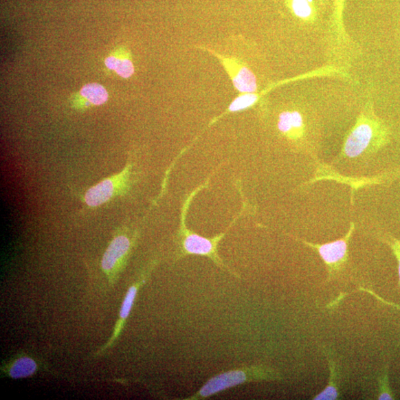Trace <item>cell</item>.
<instances>
[{"mask_svg": "<svg viewBox=\"0 0 400 400\" xmlns=\"http://www.w3.org/2000/svg\"><path fill=\"white\" fill-rule=\"evenodd\" d=\"M133 163L129 160L119 173L102 179L85 192L83 202L89 208H97L113 199L128 195L133 185Z\"/></svg>", "mask_w": 400, "mask_h": 400, "instance_id": "cell-4", "label": "cell"}, {"mask_svg": "<svg viewBox=\"0 0 400 400\" xmlns=\"http://www.w3.org/2000/svg\"><path fill=\"white\" fill-rule=\"evenodd\" d=\"M355 230V224L351 223L347 234L340 239L325 244H315L295 238L311 249L315 250L325 263L331 280L346 263L348 258V245Z\"/></svg>", "mask_w": 400, "mask_h": 400, "instance_id": "cell-7", "label": "cell"}, {"mask_svg": "<svg viewBox=\"0 0 400 400\" xmlns=\"http://www.w3.org/2000/svg\"><path fill=\"white\" fill-rule=\"evenodd\" d=\"M379 395V400H392L395 399L392 388L389 384L388 367L386 366L378 377Z\"/></svg>", "mask_w": 400, "mask_h": 400, "instance_id": "cell-17", "label": "cell"}, {"mask_svg": "<svg viewBox=\"0 0 400 400\" xmlns=\"http://www.w3.org/2000/svg\"><path fill=\"white\" fill-rule=\"evenodd\" d=\"M346 0H333L330 21L332 40L336 49L340 50L349 45V36L344 24Z\"/></svg>", "mask_w": 400, "mask_h": 400, "instance_id": "cell-10", "label": "cell"}, {"mask_svg": "<svg viewBox=\"0 0 400 400\" xmlns=\"http://www.w3.org/2000/svg\"><path fill=\"white\" fill-rule=\"evenodd\" d=\"M291 14L304 24L311 25L318 19V6L314 0H285Z\"/></svg>", "mask_w": 400, "mask_h": 400, "instance_id": "cell-11", "label": "cell"}, {"mask_svg": "<svg viewBox=\"0 0 400 400\" xmlns=\"http://www.w3.org/2000/svg\"><path fill=\"white\" fill-rule=\"evenodd\" d=\"M137 233L131 234L129 228L122 227L104 252L101 266L102 271L112 279L126 264L133 246L137 241Z\"/></svg>", "mask_w": 400, "mask_h": 400, "instance_id": "cell-5", "label": "cell"}, {"mask_svg": "<svg viewBox=\"0 0 400 400\" xmlns=\"http://www.w3.org/2000/svg\"><path fill=\"white\" fill-rule=\"evenodd\" d=\"M358 290L360 291H364V292L368 293L369 294L371 295V296H373L375 298H376L380 302H382L384 304H387V306L392 307H393V308H395V309L400 311V306H399V304H395V302H389V301H387V300H384V298H382L380 296H379V295L377 294L373 291H371V290H370L368 289H365V288H363V287L359 288Z\"/></svg>", "mask_w": 400, "mask_h": 400, "instance_id": "cell-19", "label": "cell"}, {"mask_svg": "<svg viewBox=\"0 0 400 400\" xmlns=\"http://www.w3.org/2000/svg\"><path fill=\"white\" fill-rule=\"evenodd\" d=\"M37 370L36 362L30 357L17 359L9 370V375L13 379L25 378L33 375Z\"/></svg>", "mask_w": 400, "mask_h": 400, "instance_id": "cell-14", "label": "cell"}, {"mask_svg": "<svg viewBox=\"0 0 400 400\" xmlns=\"http://www.w3.org/2000/svg\"><path fill=\"white\" fill-rule=\"evenodd\" d=\"M278 370L265 365L246 366L225 371L209 379L198 392L184 400H200L225 392L227 389L260 381H282Z\"/></svg>", "mask_w": 400, "mask_h": 400, "instance_id": "cell-2", "label": "cell"}, {"mask_svg": "<svg viewBox=\"0 0 400 400\" xmlns=\"http://www.w3.org/2000/svg\"><path fill=\"white\" fill-rule=\"evenodd\" d=\"M108 69L114 70L123 78H129L135 73V66L128 58L119 59L115 56H109L104 60Z\"/></svg>", "mask_w": 400, "mask_h": 400, "instance_id": "cell-16", "label": "cell"}, {"mask_svg": "<svg viewBox=\"0 0 400 400\" xmlns=\"http://www.w3.org/2000/svg\"><path fill=\"white\" fill-rule=\"evenodd\" d=\"M198 49L205 51L216 57L230 76L234 87L238 92L240 93L258 92L256 76L245 63L236 57L219 53L210 47L198 46Z\"/></svg>", "mask_w": 400, "mask_h": 400, "instance_id": "cell-8", "label": "cell"}, {"mask_svg": "<svg viewBox=\"0 0 400 400\" xmlns=\"http://www.w3.org/2000/svg\"><path fill=\"white\" fill-rule=\"evenodd\" d=\"M390 133L377 117L373 103L367 102L346 135L338 159H355L377 153L387 145Z\"/></svg>", "mask_w": 400, "mask_h": 400, "instance_id": "cell-1", "label": "cell"}, {"mask_svg": "<svg viewBox=\"0 0 400 400\" xmlns=\"http://www.w3.org/2000/svg\"><path fill=\"white\" fill-rule=\"evenodd\" d=\"M277 128L280 135L291 144L302 147L309 145L311 135L308 113L299 108H289L278 114Z\"/></svg>", "mask_w": 400, "mask_h": 400, "instance_id": "cell-6", "label": "cell"}, {"mask_svg": "<svg viewBox=\"0 0 400 400\" xmlns=\"http://www.w3.org/2000/svg\"><path fill=\"white\" fill-rule=\"evenodd\" d=\"M154 267L155 264L151 263L148 266V268L140 276L138 280L135 283H133L129 289V291L126 293V296L125 299H124L122 304L119 321L117 323L115 330H114L113 335L112 336L111 340L108 342L107 345L102 349V351H104V350H107L108 348H109L119 336L124 327V325H125L126 320L129 317L130 312L133 306V303H135L136 300L139 289L142 285L145 284V282L147 281L152 270L154 269Z\"/></svg>", "mask_w": 400, "mask_h": 400, "instance_id": "cell-9", "label": "cell"}, {"mask_svg": "<svg viewBox=\"0 0 400 400\" xmlns=\"http://www.w3.org/2000/svg\"><path fill=\"white\" fill-rule=\"evenodd\" d=\"M382 240L390 247V249H392L394 255L396 257L398 263V274L400 284V240H398L393 236L388 234L384 235Z\"/></svg>", "mask_w": 400, "mask_h": 400, "instance_id": "cell-18", "label": "cell"}, {"mask_svg": "<svg viewBox=\"0 0 400 400\" xmlns=\"http://www.w3.org/2000/svg\"><path fill=\"white\" fill-rule=\"evenodd\" d=\"M316 1L318 2V5H320L322 8H326L329 0H316Z\"/></svg>", "mask_w": 400, "mask_h": 400, "instance_id": "cell-20", "label": "cell"}, {"mask_svg": "<svg viewBox=\"0 0 400 400\" xmlns=\"http://www.w3.org/2000/svg\"><path fill=\"white\" fill-rule=\"evenodd\" d=\"M203 187V186L197 188L194 192L190 194L184 205L182 220H181L180 227L178 233L181 256L197 255L208 257V258L211 259L219 267V268L230 272L231 274L235 276V277L240 278L236 273L232 271L226 265H225L220 256L218 254L219 243H220V242L223 239V237L227 234L228 230H230V227L232 226L233 223L236 222L238 217H236V220L231 223L230 227H228L224 233L219 234L213 238H210V239L190 231L186 227L185 218L186 216V212L190 200L192 199L198 190Z\"/></svg>", "mask_w": 400, "mask_h": 400, "instance_id": "cell-3", "label": "cell"}, {"mask_svg": "<svg viewBox=\"0 0 400 400\" xmlns=\"http://www.w3.org/2000/svg\"><path fill=\"white\" fill-rule=\"evenodd\" d=\"M80 94L94 106H101L109 98L107 89L98 83H90L84 85L80 91Z\"/></svg>", "mask_w": 400, "mask_h": 400, "instance_id": "cell-15", "label": "cell"}, {"mask_svg": "<svg viewBox=\"0 0 400 400\" xmlns=\"http://www.w3.org/2000/svg\"><path fill=\"white\" fill-rule=\"evenodd\" d=\"M263 96V95L261 92L240 93L231 102L230 107H227L221 116L215 118L210 124H209V126H212V124L218 120H220L223 116L227 115V114L240 112L252 108L260 101Z\"/></svg>", "mask_w": 400, "mask_h": 400, "instance_id": "cell-13", "label": "cell"}, {"mask_svg": "<svg viewBox=\"0 0 400 400\" xmlns=\"http://www.w3.org/2000/svg\"><path fill=\"white\" fill-rule=\"evenodd\" d=\"M325 352L329 362V366L330 370V377L327 386L322 392L313 397V400H335L340 397L339 389V369L337 368V364L333 359L331 351L329 349L325 348Z\"/></svg>", "mask_w": 400, "mask_h": 400, "instance_id": "cell-12", "label": "cell"}]
</instances>
